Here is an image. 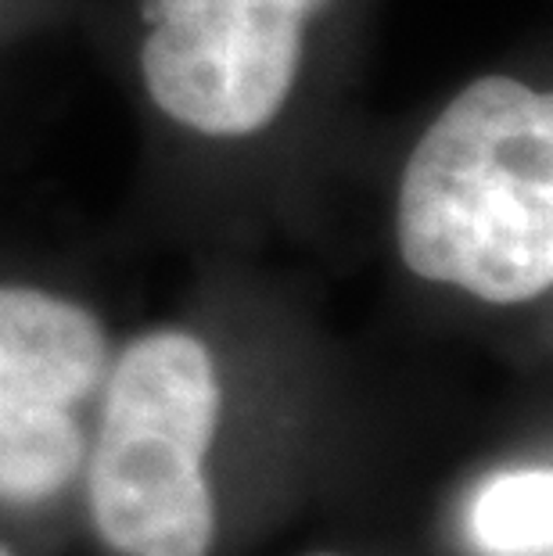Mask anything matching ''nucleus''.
<instances>
[{"label":"nucleus","instance_id":"nucleus-1","mask_svg":"<svg viewBox=\"0 0 553 556\" xmlns=\"http://www.w3.org/2000/svg\"><path fill=\"white\" fill-rule=\"evenodd\" d=\"M395 255L481 305H532L553 288V90L486 73L414 137L392 194Z\"/></svg>","mask_w":553,"mask_h":556},{"label":"nucleus","instance_id":"nucleus-2","mask_svg":"<svg viewBox=\"0 0 553 556\" xmlns=\"http://www.w3.org/2000/svg\"><path fill=\"white\" fill-rule=\"evenodd\" d=\"M104 406L87 445L90 514L126 556H209L216 503L205 456L223 417L213 349L191 330L159 327L109 366Z\"/></svg>","mask_w":553,"mask_h":556},{"label":"nucleus","instance_id":"nucleus-3","mask_svg":"<svg viewBox=\"0 0 553 556\" xmlns=\"http://www.w3.org/2000/svg\"><path fill=\"white\" fill-rule=\"evenodd\" d=\"M338 0H144L137 76L151 112L202 144H252L288 119Z\"/></svg>","mask_w":553,"mask_h":556},{"label":"nucleus","instance_id":"nucleus-4","mask_svg":"<svg viewBox=\"0 0 553 556\" xmlns=\"http://www.w3.org/2000/svg\"><path fill=\"white\" fill-rule=\"evenodd\" d=\"M90 305L37 283H0V500H51L87 464L76 409L109 377Z\"/></svg>","mask_w":553,"mask_h":556},{"label":"nucleus","instance_id":"nucleus-5","mask_svg":"<svg viewBox=\"0 0 553 556\" xmlns=\"http://www.w3.org/2000/svg\"><path fill=\"white\" fill-rule=\"evenodd\" d=\"M470 535L489 556H550L553 475L517 467L492 475L470 506Z\"/></svg>","mask_w":553,"mask_h":556},{"label":"nucleus","instance_id":"nucleus-6","mask_svg":"<svg viewBox=\"0 0 553 556\" xmlns=\"http://www.w3.org/2000/svg\"><path fill=\"white\" fill-rule=\"evenodd\" d=\"M0 556H11V553H8V549H4V546H0Z\"/></svg>","mask_w":553,"mask_h":556},{"label":"nucleus","instance_id":"nucleus-7","mask_svg":"<svg viewBox=\"0 0 553 556\" xmlns=\"http://www.w3.org/2000/svg\"><path fill=\"white\" fill-rule=\"evenodd\" d=\"M321 556H327V553H321Z\"/></svg>","mask_w":553,"mask_h":556}]
</instances>
